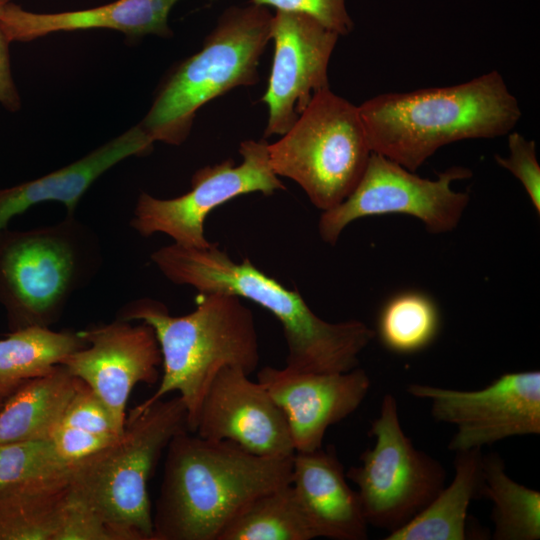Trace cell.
<instances>
[{
    "mask_svg": "<svg viewBox=\"0 0 540 540\" xmlns=\"http://www.w3.org/2000/svg\"><path fill=\"white\" fill-rule=\"evenodd\" d=\"M166 451L153 540H218L250 502L291 482L293 456H259L190 431L174 436Z\"/></svg>",
    "mask_w": 540,
    "mask_h": 540,
    "instance_id": "1",
    "label": "cell"
},
{
    "mask_svg": "<svg viewBox=\"0 0 540 540\" xmlns=\"http://www.w3.org/2000/svg\"><path fill=\"white\" fill-rule=\"evenodd\" d=\"M171 282L200 293H223L250 300L280 322L287 346L286 367L299 372L350 371L376 336L364 322L331 323L317 316L297 290H289L248 258L232 260L217 244L190 248L175 243L151 254Z\"/></svg>",
    "mask_w": 540,
    "mask_h": 540,
    "instance_id": "2",
    "label": "cell"
},
{
    "mask_svg": "<svg viewBox=\"0 0 540 540\" xmlns=\"http://www.w3.org/2000/svg\"><path fill=\"white\" fill-rule=\"evenodd\" d=\"M358 109L371 151L414 172L447 144L509 134L522 116L497 70L452 86L382 93Z\"/></svg>",
    "mask_w": 540,
    "mask_h": 540,
    "instance_id": "3",
    "label": "cell"
},
{
    "mask_svg": "<svg viewBox=\"0 0 540 540\" xmlns=\"http://www.w3.org/2000/svg\"><path fill=\"white\" fill-rule=\"evenodd\" d=\"M118 319L149 324L156 335L162 375L155 392L134 407L143 410L177 392L194 432L202 400L216 375L235 367L250 375L259 364L258 335L253 313L239 297L200 293L196 307L183 316L170 315L160 301L141 298L125 304Z\"/></svg>",
    "mask_w": 540,
    "mask_h": 540,
    "instance_id": "4",
    "label": "cell"
},
{
    "mask_svg": "<svg viewBox=\"0 0 540 540\" xmlns=\"http://www.w3.org/2000/svg\"><path fill=\"white\" fill-rule=\"evenodd\" d=\"M103 264L100 238L75 214L51 225L0 232V305L10 328L50 327Z\"/></svg>",
    "mask_w": 540,
    "mask_h": 540,
    "instance_id": "5",
    "label": "cell"
},
{
    "mask_svg": "<svg viewBox=\"0 0 540 540\" xmlns=\"http://www.w3.org/2000/svg\"><path fill=\"white\" fill-rule=\"evenodd\" d=\"M188 429L177 395L132 409L111 444L70 467V489L107 524L115 540H153L148 482L174 436Z\"/></svg>",
    "mask_w": 540,
    "mask_h": 540,
    "instance_id": "6",
    "label": "cell"
},
{
    "mask_svg": "<svg viewBox=\"0 0 540 540\" xmlns=\"http://www.w3.org/2000/svg\"><path fill=\"white\" fill-rule=\"evenodd\" d=\"M272 17L266 6L256 4L227 9L201 49L160 85L139 123L147 136L153 142L180 145L204 104L235 87L255 85L260 57L271 39Z\"/></svg>",
    "mask_w": 540,
    "mask_h": 540,
    "instance_id": "7",
    "label": "cell"
},
{
    "mask_svg": "<svg viewBox=\"0 0 540 540\" xmlns=\"http://www.w3.org/2000/svg\"><path fill=\"white\" fill-rule=\"evenodd\" d=\"M268 154L277 176L295 181L316 208L327 211L351 194L372 151L358 106L326 88L268 144Z\"/></svg>",
    "mask_w": 540,
    "mask_h": 540,
    "instance_id": "8",
    "label": "cell"
},
{
    "mask_svg": "<svg viewBox=\"0 0 540 540\" xmlns=\"http://www.w3.org/2000/svg\"><path fill=\"white\" fill-rule=\"evenodd\" d=\"M369 435L375 442L360 455L347 479L357 486L368 525L394 532L417 516L445 487L443 465L417 449L404 433L395 397L384 395Z\"/></svg>",
    "mask_w": 540,
    "mask_h": 540,
    "instance_id": "9",
    "label": "cell"
},
{
    "mask_svg": "<svg viewBox=\"0 0 540 540\" xmlns=\"http://www.w3.org/2000/svg\"><path fill=\"white\" fill-rule=\"evenodd\" d=\"M471 176L470 169L451 166L437 173L435 179L423 178L372 152L351 194L336 207L323 211L319 235L334 245L355 220L387 214L414 217L432 234L450 232L458 226L470 201L467 192L456 191L452 185Z\"/></svg>",
    "mask_w": 540,
    "mask_h": 540,
    "instance_id": "10",
    "label": "cell"
},
{
    "mask_svg": "<svg viewBox=\"0 0 540 540\" xmlns=\"http://www.w3.org/2000/svg\"><path fill=\"white\" fill-rule=\"evenodd\" d=\"M268 144L265 139L243 141L241 164L229 158L198 169L191 189L179 197L160 199L140 193L131 227L143 237L163 233L183 247H209L213 243L205 237L204 222L212 210L240 195L260 192L268 196L285 189L271 168Z\"/></svg>",
    "mask_w": 540,
    "mask_h": 540,
    "instance_id": "11",
    "label": "cell"
},
{
    "mask_svg": "<svg viewBox=\"0 0 540 540\" xmlns=\"http://www.w3.org/2000/svg\"><path fill=\"white\" fill-rule=\"evenodd\" d=\"M407 392L430 403L432 417L454 425L448 449L481 448L513 436L540 434V372H508L479 390L411 383Z\"/></svg>",
    "mask_w": 540,
    "mask_h": 540,
    "instance_id": "12",
    "label": "cell"
},
{
    "mask_svg": "<svg viewBox=\"0 0 540 540\" xmlns=\"http://www.w3.org/2000/svg\"><path fill=\"white\" fill-rule=\"evenodd\" d=\"M87 345L60 365L86 384L106 405L124 430L126 407L137 384L160 379L162 356L153 328L145 323L116 320L79 331Z\"/></svg>",
    "mask_w": 540,
    "mask_h": 540,
    "instance_id": "13",
    "label": "cell"
},
{
    "mask_svg": "<svg viewBox=\"0 0 540 540\" xmlns=\"http://www.w3.org/2000/svg\"><path fill=\"white\" fill-rule=\"evenodd\" d=\"M274 56L262 101L264 137L284 135L314 95L329 88L328 65L339 35L309 15L277 10L271 21Z\"/></svg>",
    "mask_w": 540,
    "mask_h": 540,
    "instance_id": "14",
    "label": "cell"
},
{
    "mask_svg": "<svg viewBox=\"0 0 540 540\" xmlns=\"http://www.w3.org/2000/svg\"><path fill=\"white\" fill-rule=\"evenodd\" d=\"M193 433L234 442L259 456L289 457L295 453L283 410L258 381L235 367L223 368L211 382Z\"/></svg>",
    "mask_w": 540,
    "mask_h": 540,
    "instance_id": "15",
    "label": "cell"
},
{
    "mask_svg": "<svg viewBox=\"0 0 540 540\" xmlns=\"http://www.w3.org/2000/svg\"><path fill=\"white\" fill-rule=\"evenodd\" d=\"M257 381L286 415L295 452L322 447L326 430L354 413L371 381L362 368L346 372H299L265 366Z\"/></svg>",
    "mask_w": 540,
    "mask_h": 540,
    "instance_id": "16",
    "label": "cell"
},
{
    "mask_svg": "<svg viewBox=\"0 0 540 540\" xmlns=\"http://www.w3.org/2000/svg\"><path fill=\"white\" fill-rule=\"evenodd\" d=\"M290 485L316 538H368L358 493L349 486L334 448L295 452Z\"/></svg>",
    "mask_w": 540,
    "mask_h": 540,
    "instance_id": "17",
    "label": "cell"
},
{
    "mask_svg": "<svg viewBox=\"0 0 540 540\" xmlns=\"http://www.w3.org/2000/svg\"><path fill=\"white\" fill-rule=\"evenodd\" d=\"M153 143L137 124L73 163L39 178L0 188V232L14 217L45 202H59L67 214H75L79 201L99 177L131 156L149 153Z\"/></svg>",
    "mask_w": 540,
    "mask_h": 540,
    "instance_id": "18",
    "label": "cell"
},
{
    "mask_svg": "<svg viewBox=\"0 0 540 540\" xmlns=\"http://www.w3.org/2000/svg\"><path fill=\"white\" fill-rule=\"evenodd\" d=\"M179 0H116L98 7L34 13L11 3L0 20L11 41H31L59 31L111 29L130 37H171L168 15Z\"/></svg>",
    "mask_w": 540,
    "mask_h": 540,
    "instance_id": "19",
    "label": "cell"
},
{
    "mask_svg": "<svg viewBox=\"0 0 540 540\" xmlns=\"http://www.w3.org/2000/svg\"><path fill=\"white\" fill-rule=\"evenodd\" d=\"M80 384L62 365L22 383L0 408V444L49 438Z\"/></svg>",
    "mask_w": 540,
    "mask_h": 540,
    "instance_id": "20",
    "label": "cell"
},
{
    "mask_svg": "<svg viewBox=\"0 0 540 540\" xmlns=\"http://www.w3.org/2000/svg\"><path fill=\"white\" fill-rule=\"evenodd\" d=\"M481 448L455 452L454 478L409 523L385 540H464L466 517L472 500L483 487Z\"/></svg>",
    "mask_w": 540,
    "mask_h": 540,
    "instance_id": "21",
    "label": "cell"
},
{
    "mask_svg": "<svg viewBox=\"0 0 540 540\" xmlns=\"http://www.w3.org/2000/svg\"><path fill=\"white\" fill-rule=\"evenodd\" d=\"M87 342L80 332L28 326L0 339V392L9 396L27 380L45 375Z\"/></svg>",
    "mask_w": 540,
    "mask_h": 540,
    "instance_id": "22",
    "label": "cell"
},
{
    "mask_svg": "<svg viewBox=\"0 0 540 540\" xmlns=\"http://www.w3.org/2000/svg\"><path fill=\"white\" fill-rule=\"evenodd\" d=\"M481 498L491 500L494 540L540 538V493L511 479L501 456L483 454Z\"/></svg>",
    "mask_w": 540,
    "mask_h": 540,
    "instance_id": "23",
    "label": "cell"
},
{
    "mask_svg": "<svg viewBox=\"0 0 540 540\" xmlns=\"http://www.w3.org/2000/svg\"><path fill=\"white\" fill-rule=\"evenodd\" d=\"M316 538L290 484L250 502L218 540H311Z\"/></svg>",
    "mask_w": 540,
    "mask_h": 540,
    "instance_id": "24",
    "label": "cell"
},
{
    "mask_svg": "<svg viewBox=\"0 0 540 540\" xmlns=\"http://www.w3.org/2000/svg\"><path fill=\"white\" fill-rule=\"evenodd\" d=\"M70 485V466L50 438L0 444V494L52 491Z\"/></svg>",
    "mask_w": 540,
    "mask_h": 540,
    "instance_id": "25",
    "label": "cell"
},
{
    "mask_svg": "<svg viewBox=\"0 0 540 540\" xmlns=\"http://www.w3.org/2000/svg\"><path fill=\"white\" fill-rule=\"evenodd\" d=\"M439 330L440 313L436 303L424 293L406 291L394 295L384 304L376 332L389 351L413 354L428 347Z\"/></svg>",
    "mask_w": 540,
    "mask_h": 540,
    "instance_id": "26",
    "label": "cell"
},
{
    "mask_svg": "<svg viewBox=\"0 0 540 540\" xmlns=\"http://www.w3.org/2000/svg\"><path fill=\"white\" fill-rule=\"evenodd\" d=\"M68 489L0 494V540H53Z\"/></svg>",
    "mask_w": 540,
    "mask_h": 540,
    "instance_id": "27",
    "label": "cell"
},
{
    "mask_svg": "<svg viewBox=\"0 0 540 540\" xmlns=\"http://www.w3.org/2000/svg\"><path fill=\"white\" fill-rule=\"evenodd\" d=\"M53 540H115L107 524L70 486L58 510Z\"/></svg>",
    "mask_w": 540,
    "mask_h": 540,
    "instance_id": "28",
    "label": "cell"
},
{
    "mask_svg": "<svg viewBox=\"0 0 540 540\" xmlns=\"http://www.w3.org/2000/svg\"><path fill=\"white\" fill-rule=\"evenodd\" d=\"M60 424L116 439L123 430L102 400L83 382L67 405Z\"/></svg>",
    "mask_w": 540,
    "mask_h": 540,
    "instance_id": "29",
    "label": "cell"
},
{
    "mask_svg": "<svg viewBox=\"0 0 540 540\" xmlns=\"http://www.w3.org/2000/svg\"><path fill=\"white\" fill-rule=\"evenodd\" d=\"M508 149L507 157L495 155V161L519 180L539 215L540 166L536 157L535 142L518 132L511 131L508 134Z\"/></svg>",
    "mask_w": 540,
    "mask_h": 540,
    "instance_id": "30",
    "label": "cell"
},
{
    "mask_svg": "<svg viewBox=\"0 0 540 540\" xmlns=\"http://www.w3.org/2000/svg\"><path fill=\"white\" fill-rule=\"evenodd\" d=\"M252 3L309 15L339 36L347 35L353 29L345 0H252Z\"/></svg>",
    "mask_w": 540,
    "mask_h": 540,
    "instance_id": "31",
    "label": "cell"
},
{
    "mask_svg": "<svg viewBox=\"0 0 540 540\" xmlns=\"http://www.w3.org/2000/svg\"><path fill=\"white\" fill-rule=\"evenodd\" d=\"M49 438L60 458L70 467L117 439L85 432L60 423L57 424Z\"/></svg>",
    "mask_w": 540,
    "mask_h": 540,
    "instance_id": "32",
    "label": "cell"
},
{
    "mask_svg": "<svg viewBox=\"0 0 540 540\" xmlns=\"http://www.w3.org/2000/svg\"><path fill=\"white\" fill-rule=\"evenodd\" d=\"M11 42L0 22V103L10 111H17L20 109L21 100L11 73L9 56Z\"/></svg>",
    "mask_w": 540,
    "mask_h": 540,
    "instance_id": "33",
    "label": "cell"
},
{
    "mask_svg": "<svg viewBox=\"0 0 540 540\" xmlns=\"http://www.w3.org/2000/svg\"><path fill=\"white\" fill-rule=\"evenodd\" d=\"M12 3V0H0V19L4 16L8 6Z\"/></svg>",
    "mask_w": 540,
    "mask_h": 540,
    "instance_id": "34",
    "label": "cell"
},
{
    "mask_svg": "<svg viewBox=\"0 0 540 540\" xmlns=\"http://www.w3.org/2000/svg\"><path fill=\"white\" fill-rule=\"evenodd\" d=\"M7 397H8L7 395H5V394H3V393L0 392V408L2 407L4 401H5V399H6Z\"/></svg>",
    "mask_w": 540,
    "mask_h": 540,
    "instance_id": "35",
    "label": "cell"
}]
</instances>
